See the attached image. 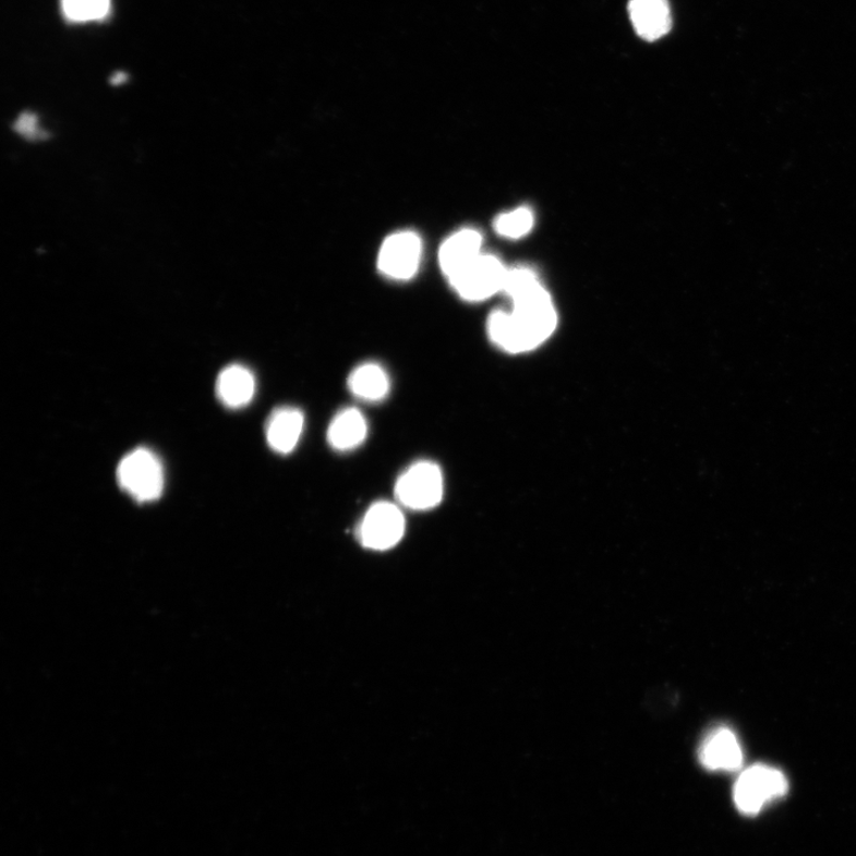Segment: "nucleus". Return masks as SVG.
Listing matches in <instances>:
<instances>
[{"instance_id":"1a4fd4ad","label":"nucleus","mask_w":856,"mask_h":856,"mask_svg":"<svg viewBox=\"0 0 856 856\" xmlns=\"http://www.w3.org/2000/svg\"><path fill=\"white\" fill-rule=\"evenodd\" d=\"M305 429V415L296 407H280L270 414L266 438L272 450L280 455L292 454Z\"/></svg>"},{"instance_id":"4468645a","label":"nucleus","mask_w":856,"mask_h":856,"mask_svg":"<svg viewBox=\"0 0 856 856\" xmlns=\"http://www.w3.org/2000/svg\"><path fill=\"white\" fill-rule=\"evenodd\" d=\"M348 387L354 398L379 402L388 397L390 378L384 366L367 362L353 369L348 378Z\"/></svg>"},{"instance_id":"39448f33","label":"nucleus","mask_w":856,"mask_h":856,"mask_svg":"<svg viewBox=\"0 0 856 856\" xmlns=\"http://www.w3.org/2000/svg\"><path fill=\"white\" fill-rule=\"evenodd\" d=\"M507 272L502 261L481 254L449 281L460 298L479 302L503 291Z\"/></svg>"},{"instance_id":"f8f14e48","label":"nucleus","mask_w":856,"mask_h":856,"mask_svg":"<svg viewBox=\"0 0 856 856\" xmlns=\"http://www.w3.org/2000/svg\"><path fill=\"white\" fill-rule=\"evenodd\" d=\"M367 436L365 417L358 408H346L338 412L327 429V442L334 450L349 453L358 449Z\"/></svg>"},{"instance_id":"7ed1b4c3","label":"nucleus","mask_w":856,"mask_h":856,"mask_svg":"<svg viewBox=\"0 0 856 856\" xmlns=\"http://www.w3.org/2000/svg\"><path fill=\"white\" fill-rule=\"evenodd\" d=\"M399 505L412 510L437 507L444 496V478L438 465L420 460L408 467L395 483Z\"/></svg>"},{"instance_id":"2eb2a0df","label":"nucleus","mask_w":856,"mask_h":856,"mask_svg":"<svg viewBox=\"0 0 856 856\" xmlns=\"http://www.w3.org/2000/svg\"><path fill=\"white\" fill-rule=\"evenodd\" d=\"M62 10L74 22L97 21L108 15L110 0H62Z\"/></svg>"},{"instance_id":"9d476101","label":"nucleus","mask_w":856,"mask_h":856,"mask_svg":"<svg viewBox=\"0 0 856 856\" xmlns=\"http://www.w3.org/2000/svg\"><path fill=\"white\" fill-rule=\"evenodd\" d=\"M700 761L711 771L740 770L744 762L742 745L731 730L719 728L709 734L702 744Z\"/></svg>"},{"instance_id":"f3484780","label":"nucleus","mask_w":856,"mask_h":856,"mask_svg":"<svg viewBox=\"0 0 856 856\" xmlns=\"http://www.w3.org/2000/svg\"><path fill=\"white\" fill-rule=\"evenodd\" d=\"M13 129H15L20 136L29 141L43 140L46 137L45 131L39 128L38 117L31 111L21 113L15 123H13Z\"/></svg>"},{"instance_id":"a211bd4d","label":"nucleus","mask_w":856,"mask_h":856,"mask_svg":"<svg viewBox=\"0 0 856 856\" xmlns=\"http://www.w3.org/2000/svg\"><path fill=\"white\" fill-rule=\"evenodd\" d=\"M126 82V74L123 72L114 73L111 77V84L114 86L122 85Z\"/></svg>"},{"instance_id":"ddd939ff","label":"nucleus","mask_w":856,"mask_h":856,"mask_svg":"<svg viewBox=\"0 0 856 856\" xmlns=\"http://www.w3.org/2000/svg\"><path fill=\"white\" fill-rule=\"evenodd\" d=\"M216 391L222 405L229 408L245 407L255 397V376L241 364L229 365L219 374Z\"/></svg>"},{"instance_id":"6e6552de","label":"nucleus","mask_w":856,"mask_h":856,"mask_svg":"<svg viewBox=\"0 0 856 856\" xmlns=\"http://www.w3.org/2000/svg\"><path fill=\"white\" fill-rule=\"evenodd\" d=\"M628 12L637 34L654 43L673 28L668 0H629Z\"/></svg>"},{"instance_id":"423d86ee","label":"nucleus","mask_w":856,"mask_h":856,"mask_svg":"<svg viewBox=\"0 0 856 856\" xmlns=\"http://www.w3.org/2000/svg\"><path fill=\"white\" fill-rule=\"evenodd\" d=\"M421 256H423V243L419 234L401 231L393 233L382 244L377 267L387 278L406 281L417 274Z\"/></svg>"},{"instance_id":"f257e3e1","label":"nucleus","mask_w":856,"mask_h":856,"mask_svg":"<svg viewBox=\"0 0 856 856\" xmlns=\"http://www.w3.org/2000/svg\"><path fill=\"white\" fill-rule=\"evenodd\" d=\"M511 311H495L489 321L493 342L505 351H530L542 345L557 325V314L542 284L511 299Z\"/></svg>"},{"instance_id":"20e7f679","label":"nucleus","mask_w":856,"mask_h":856,"mask_svg":"<svg viewBox=\"0 0 856 856\" xmlns=\"http://www.w3.org/2000/svg\"><path fill=\"white\" fill-rule=\"evenodd\" d=\"M787 780L783 772L768 765H755L742 773L734 786L737 809L746 815H756L775 798L787 793Z\"/></svg>"},{"instance_id":"9b49d317","label":"nucleus","mask_w":856,"mask_h":856,"mask_svg":"<svg viewBox=\"0 0 856 856\" xmlns=\"http://www.w3.org/2000/svg\"><path fill=\"white\" fill-rule=\"evenodd\" d=\"M482 236L477 230H460L441 248L439 266L447 279H453L481 255Z\"/></svg>"},{"instance_id":"dca6fc26","label":"nucleus","mask_w":856,"mask_h":856,"mask_svg":"<svg viewBox=\"0 0 856 856\" xmlns=\"http://www.w3.org/2000/svg\"><path fill=\"white\" fill-rule=\"evenodd\" d=\"M533 215L529 208H518L499 216L495 221V230L507 239H520L532 230Z\"/></svg>"},{"instance_id":"f03ea898","label":"nucleus","mask_w":856,"mask_h":856,"mask_svg":"<svg viewBox=\"0 0 856 856\" xmlns=\"http://www.w3.org/2000/svg\"><path fill=\"white\" fill-rule=\"evenodd\" d=\"M117 481L137 503L155 502L164 492V467L153 451L140 447L121 460Z\"/></svg>"},{"instance_id":"0eeeda50","label":"nucleus","mask_w":856,"mask_h":856,"mask_svg":"<svg viewBox=\"0 0 856 856\" xmlns=\"http://www.w3.org/2000/svg\"><path fill=\"white\" fill-rule=\"evenodd\" d=\"M405 527L406 521L400 507L388 502H379L365 511L359 535L365 547L385 551L400 542Z\"/></svg>"}]
</instances>
